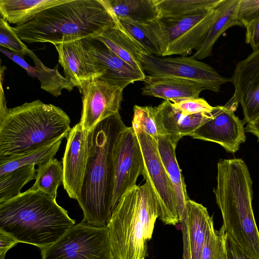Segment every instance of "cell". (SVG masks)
I'll return each mask as SVG.
<instances>
[{"label": "cell", "mask_w": 259, "mask_h": 259, "mask_svg": "<svg viewBox=\"0 0 259 259\" xmlns=\"http://www.w3.org/2000/svg\"><path fill=\"white\" fill-rule=\"evenodd\" d=\"M113 164L112 212L121 196L137 185L138 178L143 170L141 147L132 126H126L120 134L114 149Z\"/></svg>", "instance_id": "obj_11"}, {"label": "cell", "mask_w": 259, "mask_h": 259, "mask_svg": "<svg viewBox=\"0 0 259 259\" xmlns=\"http://www.w3.org/2000/svg\"><path fill=\"white\" fill-rule=\"evenodd\" d=\"M126 126L119 112L98 123L87 135L88 158L79 197L82 222L106 227L112 213L113 152Z\"/></svg>", "instance_id": "obj_1"}, {"label": "cell", "mask_w": 259, "mask_h": 259, "mask_svg": "<svg viewBox=\"0 0 259 259\" xmlns=\"http://www.w3.org/2000/svg\"><path fill=\"white\" fill-rule=\"evenodd\" d=\"M61 108L39 100L9 108L0 117V158L29 152L60 138L70 130Z\"/></svg>", "instance_id": "obj_5"}, {"label": "cell", "mask_w": 259, "mask_h": 259, "mask_svg": "<svg viewBox=\"0 0 259 259\" xmlns=\"http://www.w3.org/2000/svg\"><path fill=\"white\" fill-rule=\"evenodd\" d=\"M240 0H220L215 8V16L203 44L192 56L201 60L212 54L213 46L220 36L233 26H242L238 18Z\"/></svg>", "instance_id": "obj_21"}, {"label": "cell", "mask_w": 259, "mask_h": 259, "mask_svg": "<svg viewBox=\"0 0 259 259\" xmlns=\"http://www.w3.org/2000/svg\"><path fill=\"white\" fill-rule=\"evenodd\" d=\"M183 240L182 259H201L206 234L213 226V217L202 204L189 199L180 219Z\"/></svg>", "instance_id": "obj_18"}, {"label": "cell", "mask_w": 259, "mask_h": 259, "mask_svg": "<svg viewBox=\"0 0 259 259\" xmlns=\"http://www.w3.org/2000/svg\"><path fill=\"white\" fill-rule=\"evenodd\" d=\"M41 259H114L106 227L81 221L41 249Z\"/></svg>", "instance_id": "obj_8"}, {"label": "cell", "mask_w": 259, "mask_h": 259, "mask_svg": "<svg viewBox=\"0 0 259 259\" xmlns=\"http://www.w3.org/2000/svg\"><path fill=\"white\" fill-rule=\"evenodd\" d=\"M141 147L144 168L142 174L153 190L159 203V219L165 225L180 222L175 190L161 158L157 142L141 128L132 126Z\"/></svg>", "instance_id": "obj_9"}, {"label": "cell", "mask_w": 259, "mask_h": 259, "mask_svg": "<svg viewBox=\"0 0 259 259\" xmlns=\"http://www.w3.org/2000/svg\"><path fill=\"white\" fill-rule=\"evenodd\" d=\"M225 246L227 259H253L227 232Z\"/></svg>", "instance_id": "obj_37"}, {"label": "cell", "mask_w": 259, "mask_h": 259, "mask_svg": "<svg viewBox=\"0 0 259 259\" xmlns=\"http://www.w3.org/2000/svg\"><path fill=\"white\" fill-rule=\"evenodd\" d=\"M29 57L33 61L35 77L39 80L41 89L53 96L58 97L61 95L63 90L70 92L74 88L59 72L58 65L53 69L47 67L33 51L31 52Z\"/></svg>", "instance_id": "obj_29"}, {"label": "cell", "mask_w": 259, "mask_h": 259, "mask_svg": "<svg viewBox=\"0 0 259 259\" xmlns=\"http://www.w3.org/2000/svg\"><path fill=\"white\" fill-rule=\"evenodd\" d=\"M215 8L180 18L157 19L145 24L161 57H185L197 50L213 21Z\"/></svg>", "instance_id": "obj_7"}, {"label": "cell", "mask_w": 259, "mask_h": 259, "mask_svg": "<svg viewBox=\"0 0 259 259\" xmlns=\"http://www.w3.org/2000/svg\"><path fill=\"white\" fill-rule=\"evenodd\" d=\"M117 19L147 24L158 19L155 0H103Z\"/></svg>", "instance_id": "obj_25"}, {"label": "cell", "mask_w": 259, "mask_h": 259, "mask_svg": "<svg viewBox=\"0 0 259 259\" xmlns=\"http://www.w3.org/2000/svg\"><path fill=\"white\" fill-rule=\"evenodd\" d=\"M64 138L36 150L24 154L0 158V177L19 167L44 164L54 158Z\"/></svg>", "instance_id": "obj_26"}, {"label": "cell", "mask_w": 259, "mask_h": 259, "mask_svg": "<svg viewBox=\"0 0 259 259\" xmlns=\"http://www.w3.org/2000/svg\"><path fill=\"white\" fill-rule=\"evenodd\" d=\"M158 124L165 136L177 146L183 137L189 136L211 116V112L185 115L168 100L154 107Z\"/></svg>", "instance_id": "obj_19"}, {"label": "cell", "mask_w": 259, "mask_h": 259, "mask_svg": "<svg viewBox=\"0 0 259 259\" xmlns=\"http://www.w3.org/2000/svg\"><path fill=\"white\" fill-rule=\"evenodd\" d=\"M245 130L256 136L259 141V117L247 124Z\"/></svg>", "instance_id": "obj_41"}, {"label": "cell", "mask_w": 259, "mask_h": 259, "mask_svg": "<svg viewBox=\"0 0 259 259\" xmlns=\"http://www.w3.org/2000/svg\"><path fill=\"white\" fill-rule=\"evenodd\" d=\"M35 165L19 167L0 177V203L11 199L20 194L22 187L35 179Z\"/></svg>", "instance_id": "obj_30"}, {"label": "cell", "mask_w": 259, "mask_h": 259, "mask_svg": "<svg viewBox=\"0 0 259 259\" xmlns=\"http://www.w3.org/2000/svg\"><path fill=\"white\" fill-rule=\"evenodd\" d=\"M123 89L97 78L79 89L82 109L79 122L86 135L104 119L119 113Z\"/></svg>", "instance_id": "obj_13"}, {"label": "cell", "mask_w": 259, "mask_h": 259, "mask_svg": "<svg viewBox=\"0 0 259 259\" xmlns=\"http://www.w3.org/2000/svg\"><path fill=\"white\" fill-rule=\"evenodd\" d=\"M132 126L140 127L157 142L159 136H164L157 121L154 107L135 105Z\"/></svg>", "instance_id": "obj_32"}, {"label": "cell", "mask_w": 259, "mask_h": 259, "mask_svg": "<svg viewBox=\"0 0 259 259\" xmlns=\"http://www.w3.org/2000/svg\"><path fill=\"white\" fill-rule=\"evenodd\" d=\"M226 232L223 226L219 230L212 226L208 230L203 246L201 259H227L225 246Z\"/></svg>", "instance_id": "obj_33"}, {"label": "cell", "mask_w": 259, "mask_h": 259, "mask_svg": "<svg viewBox=\"0 0 259 259\" xmlns=\"http://www.w3.org/2000/svg\"><path fill=\"white\" fill-rule=\"evenodd\" d=\"M117 20L119 25L131 38L148 55L161 57L157 46L150 35L145 24L126 19Z\"/></svg>", "instance_id": "obj_31"}, {"label": "cell", "mask_w": 259, "mask_h": 259, "mask_svg": "<svg viewBox=\"0 0 259 259\" xmlns=\"http://www.w3.org/2000/svg\"><path fill=\"white\" fill-rule=\"evenodd\" d=\"M0 45L10 52L21 56H29V50L16 33L9 23L0 18Z\"/></svg>", "instance_id": "obj_34"}, {"label": "cell", "mask_w": 259, "mask_h": 259, "mask_svg": "<svg viewBox=\"0 0 259 259\" xmlns=\"http://www.w3.org/2000/svg\"><path fill=\"white\" fill-rule=\"evenodd\" d=\"M66 139L62 158L63 185L69 197L77 200L80 194L88 158L87 135L79 122L71 128Z\"/></svg>", "instance_id": "obj_15"}, {"label": "cell", "mask_w": 259, "mask_h": 259, "mask_svg": "<svg viewBox=\"0 0 259 259\" xmlns=\"http://www.w3.org/2000/svg\"><path fill=\"white\" fill-rule=\"evenodd\" d=\"M238 104L232 98L224 106L213 107L211 116L189 136L215 143L234 153L246 140L244 122L235 114Z\"/></svg>", "instance_id": "obj_12"}, {"label": "cell", "mask_w": 259, "mask_h": 259, "mask_svg": "<svg viewBox=\"0 0 259 259\" xmlns=\"http://www.w3.org/2000/svg\"><path fill=\"white\" fill-rule=\"evenodd\" d=\"M234 87L233 96L241 105L244 123L259 117V50L238 62L230 79Z\"/></svg>", "instance_id": "obj_14"}, {"label": "cell", "mask_w": 259, "mask_h": 259, "mask_svg": "<svg viewBox=\"0 0 259 259\" xmlns=\"http://www.w3.org/2000/svg\"><path fill=\"white\" fill-rule=\"evenodd\" d=\"M252 182L241 158L220 159L213 189L226 232L253 259H259V231L253 214Z\"/></svg>", "instance_id": "obj_4"}, {"label": "cell", "mask_w": 259, "mask_h": 259, "mask_svg": "<svg viewBox=\"0 0 259 259\" xmlns=\"http://www.w3.org/2000/svg\"><path fill=\"white\" fill-rule=\"evenodd\" d=\"M75 225L56 199L40 191L29 189L0 203V230L19 243L32 244L40 250L57 241Z\"/></svg>", "instance_id": "obj_3"}, {"label": "cell", "mask_w": 259, "mask_h": 259, "mask_svg": "<svg viewBox=\"0 0 259 259\" xmlns=\"http://www.w3.org/2000/svg\"><path fill=\"white\" fill-rule=\"evenodd\" d=\"M245 28V42L250 45L253 51L259 50V18Z\"/></svg>", "instance_id": "obj_38"}, {"label": "cell", "mask_w": 259, "mask_h": 259, "mask_svg": "<svg viewBox=\"0 0 259 259\" xmlns=\"http://www.w3.org/2000/svg\"><path fill=\"white\" fill-rule=\"evenodd\" d=\"M0 50L3 54L13 62L22 67L26 71L29 76L33 78L35 77L34 67H33L28 64L21 56L2 48H1Z\"/></svg>", "instance_id": "obj_40"}, {"label": "cell", "mask_w": 259, "mask_h": 259, "mask_svg": "<svg viewBox=\"0 0 259 259\" xmlns=\"http://www.w3.org/2000/svg\"><path fill=\"white\" fill-rule=\"evenodd\" d=\"M68 0H0L1 18L16 26L31 20L39 12Z\"/></svg>", "instance_id": "obj_24"}, {"label": "cell", "mask_w": 259, "mask_h": 259, "mask_svg": "<svg viewBox=\"0 0 259 259\" xmlns=\"http://www.w3.org/2000/svg\"><path fill=\"white\" fill-rule=\"evenodd\" d=\"M141 88L142 94L174 102L187 99L199 98L206 89L201 84L186 79L153 77L146 75Z\"/></svg>", "instance_id": "obj_20"}, {"label": "cell", "mask_w": 259, "mask_h": 259, "mask_svg": "<svg viewBox=\"0 0 259 259\" xmlns=\"http://www.w3.org/2000/svg\"><path fill=\"white\" fill-rule=\"evenodd\" d=\"M158 19L177 18L215 8L220 0H155Z\"/></svg>", "instance_id": "obj_27"}, {"label": "cell", "mask_w": 259, "mask_h": 259, "mask_svg": "<svg viewBox=\"0 0 259 259\" xmlns=\"http://www.w3.org/2000/svg\"><path fill=\"white\" fill-rule=\"evenodd\" d=\"M115 25V16L103 0H68L13 28L25 42L55 45L96 37Z\"/></svg>", "instance_id": "obj_2"}, {"label": "cell", "mask_w": 259, "mask_h": 259, "mask_svg": "<svg viewBox=\"0 0 259 259\" xmlns=\"http://www.w3.org/2000/svg\"><path fill=\"white\" fill-rule=\"evenodd\" d=\"M237 14L242 26L246 27L259 18V0H240Z\"/></svg>", "instance_id": "obj_36"}, {"label": "cell", "mask_w": 259, "mask_h": 259, "mask_svg": "<svg viewBox=\"0 0 259 259\" xmlns=\"http://www.w3.org/2000/svg\"><path fill=\"white\" fill-rule=\"evenodd\" d=\"M96 38L131 66L144 72L141 56L148 54L131 38L119 25L116 17V25Z\"/></svg>", "instance_id": "obj_22"}, {"label": "cell", "mask_w": 259, "mask_h": 259, "mask_svg": "<svg viewBox=\"0 0 259 259\" xmlns=\"http://www.w3.org/2000/svg\"><path fill=\"white\" fill-rule=\"evenodd\" d=\"M157 144L161 158L175 190L180 220L186 203L190 198L187 194L184 178L177 160V146L164 136L158 137Z\"/></svg>", "instance_id": "obj_23"}, {"label": "cell", "mask_w": 259, "mask_h": 259, "mask_svg": "<svg viewBox=\"0 0 259 259\" xmlns=\"http://www.w3.org/2000/svg\"><path fill=\"white\" fill-rule=\"evenodd\" d=\"M19 242L8 233L0 230V259H5L7 252Z\"/></svg>", "instance_id": "obj_39"}, {"label": "cell", "mask_w": 259, "mask_h": 259, "mask_svg": "<svg viewBox=\"0 0 259 259\" xmlns=\"http://www.w3.org/2000/svg\"><path fill=\"white\" fill-rule=\"evenodd\" d=\"M141 61L143 71L149 76L194 81L215 93L220 91L222 85L230 81L210 65L192 56L166 57L142 54Z\"/></svg>", "instance_id": "obj_10"}, {"label": "cell", "mask_w": 259, "mask_h": 259, "mask_svg": "<svg viewBox=\"0 0 259 259\" xmlns=\"http://www.w3.org/2000/svg\"><path fill=\"white\" fill-rule=\"evenodd\" d=\"M54 46L65 77L74 87L79 90L87 82L103 75L104 72L88 53L81 40Z\"/></svg>", "instance_id": "obj_17"}, {"label": "cell", "mask_w": 259, "mask_h": 259, "mask_svg": "<svg viewBox=\"0 0 259 259\" xmlns=\"http://www.w3.org/2000/svg\"><path fill=\"white\" fill-rule=\"evenodd\" d=\"M81 40L88 53L104 72L100 77L102 79L124 89L130 83L145 79L144 72L131 66L96 37Z\"/></svg>", "instance_id": "obj_16"}, {"label": "cell", "mask_w": 259, "mask_h": 259, "mask_svg": "<svg viewBox=\"0 0 259 259\" xmlns=\"http://www.w3.org/2000/svg\"><path fill=\"white\" fill-rule=\"evenodd\" d=\"M185 115L211 112L213 107L203 98L187 99L172 102Z\"/></svg>", "instance_id": "obj_35"}, {"label": "cell", "mask_w": 259, "mask_h": 259, "mask_svg": "<svg viewBox=\"0 0 259 259\" xmlns=\"http://www.w3.org/2000/svg\"><path fill=\"white\" fill-rule=\"evenodd\" d=\"M62 162L54 158L36 169L35 181L29 189L40 191L56 199L58 187L63 182Z\"/></svg>", "instance_id": "obj_28"}, {"label": "cell", "mask_w": 259, "mask_h": 259, "mask_svg": "<svg viewBox=\"0 0 259 259\" xmlns=\"http://www.w3.org/2000/svg\"><path fill=\"white\" fill-rule=\"evenodd\" d=\"M161 210L147 182L126 191L119 199L106 226L114 259H146Z\"/></svg>", "instance_id": "obj_6"}]
</instances>
